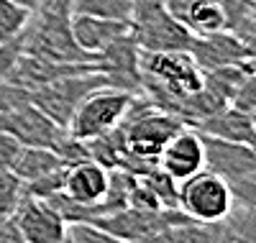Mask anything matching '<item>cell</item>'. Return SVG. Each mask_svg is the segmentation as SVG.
Listing matches in <instances>:
<instances>
[{
    "label": "cell",
    "instance_id": "cell-30",
    "mask_svg": "<svg viewBox=\"0 0 256 243\" xmlns=\"http://www.w3.org/2000/svg\"><path fill=\"white\" fill-rule=\"evenodd\" d=\"M20 146L10 134H6V130H0V169H13L18 154H20Z\"/></svg>",
    "mask_w": 256,
    "mask_h": 243
},
{
    "label": "cell",
    "instance_id": "cell-29",
    "mask_svg": "<svg viewBox=\"0 0 256 243\" xmlns=\"http://www.w3.org/2000/svg\"><path fill=\"white\" fill-rule=\"evenodd\" d=\"M230 187V194H233V202H244V205H251L256 208V172L244 176V180L228 184Z\"/></svg>",
    "mask_w": 256,
    "mask_h": 243
},
{
    "label": "cell",
    "instance_id": "cell-12",
    "mask_svg": "<svg viewBox=\"0 0 256 243\" xmlns=\"http://www.w3.org/2000/svg\"><path fill=\"white\" fill-rule=\"evenodd\" d=\"M108 187V169L88 159L72 166H64V187L62 194L77 205H98Z\"/></svg>",
    "mask_w": 256,
    "mask_h": 243
},
{
    "label": "cell",
    "instance_id": "cell-10",
    "mask_svg": "<svg viewBox=\"0 0 256 243\" xmlns=\"http://www.w3.org/2000/svg\"><path fill=\"white\" fill-rule=\"evenodd\" d=\"M202 146H205V169L223 176L228 184L256 172V154L246 144L202 136Z\"/></svg>",
    "mask_w": 256,
    "mask_h": 243
},
{
    "label": "cell",
    "instance_id": "cell-19",
    "mask_svg": "<svg viewBox=\"0 0 256 243\" xmlns=\"http://www.w3.org/2000/svg\"><path fill=\"white\" fill-rule=\"evenodd\" d=\"M228 243H256V208L233 202L223 218Z\"/></svg>",
    "mask_w": 256,
    "mask_h": 243
},
{
    "label": "cell",
    "instance_id": "cell-17",
    "mask_svg": "<svg viewBox=\"0 0 256 243\" xmlns=\"http://www.w3.org/2000/svg\"><path fill=\"white\" fill-rule=\"evenodd\" d=\"M169 243H228L223 220L205 223V220H184L166 228Z\"/></svg>",
    "mask_w": 256,
    "mask_h": 243
},
{
    "label": "cell",
    "instance_id": "cell-14",
    "mask_svg": "<svg viewBox=\"0 0 256 243\" xmlns=\"http://www.w3.org/2000/svg\"><path fill=\"white\" fill-rule=\"evenodd\" d=\"M254 120L241 113L238 108L233 105H226L223 110L212 113L210 118H205L195 130L202 136H210V138H220V141H236V144H246L251 130H254Z\"/></svg>",
    "mask_w": 256,
    "mask_h": 243
},
{
    "label": "cell",
    "instance_id": "cell-7",
    "mask_svg": "<svg viewBox=\"0 0 256 243\" xmlns=\"http://www.w3.org/2000/svg\"><path fill=\"white\" fill-rule=\"evenodd\" d=\"M131 34L141 52H190L192 31L164 8L131 18Z\"/></svg>",
    "mask_w": 256,
    "mask_h": 243
},
{
    "label": "cell",
    "instance_id": "cell-34",
    "mask_svg": "<svg viewBox=\"0 0 256 243\" xmlns=\"http://www.w3.org/2000/svg\"><path fill=\"white\" fill-rule=\"evenodd\" d=\"M246 146L256 154V126H254V130H251V136H248V141H246Z\"/></svg>",
    "mask_w": 256,
    "mask_h": 243
},
{
    "label": "cell",
    "instance_id": "cell-5",
    "mask_svg": "<svg viewBox=\"0 0 256 243\" xmlns=\"http://www.w3.org/2000/svg\"><path fill=\"white\" fill-rule=\"evenodd\" d=\"M230 205L233 194L228 182L210 169H200L180 182V210L192 220L216 223L228 215Z\"/></svg>",
    "mask_w": 256,
    "mask_h": 243
},
{
    "label": "cell",
    "instance_id": "cell-8",
    "mask_svg": "<svg viewBox=\"0 0 256 243\" xmlns=\"http://www.w3.org/2000/svg\"><path fill=\"white\" fill-rule=\"evenodd\" d=\"M10 220L26 243H64L67 238V220L56 212L52 202L38 197L24 194Z\"/></svg>",
    "mask_w": 256,
    "mask_h": 243
},
{
    "label": "cell",
    "instance_id": "cell-16",
    "mask_svg": "<svg viewBox=\"0 0 256 243\" xmlns=\"http://www.w3.org/2000/svg\"><path fill=\"white\" fill-rule=\"evenodd\" d=\"M226 16V31L251 44L256 38V0H220Z\"/></svg>",
    "mask_w": 256,
    "mask_h": 243
},
{
    "label": "cell",
    "instance_id": "cell-2",
    "mask_svg": "<svg viewBox=\"0 0 256 243\" xmlns=\"http://www.w3.org/2000/svg\"><path fill=\"white\" fill-rule=\"evenodd\" d=\"M24 36V54L59 64H84L92 54L82 52L72 38V0H46L31 13Z\"/></svg>",
    "mask_w": 256,
    "mask_h": 243
},
{
    "label": "cell",
    "instance_id": "cell-35",
    "mask_svg": "<svg viewBox=\"0 0 256 243\" xmlns=\"http://www.w3.org/2000/svg\"><path fill=\"white\" fill-rule=\"evenodd\" d=\"M6 220H8V218H3V215H0V226H3V223H6Z\"/></svg>",
    "mask_w": 256,
    "mask_h": 243
},
{
    "label": "cell",
    "instance_id": "cell-25",
    "mask_svg": "<svg viewBox=\"0 0 256 243\" xmlns=\"http://www.w3.org/2000/svg\"><path fill=\"white\" fill-rule=\"evenodd\" d=\"M64 243H123L105 230L90 226V223H67V238Z\"/></svg>",
    "mask_w": 256,
    "mask_h": 243
},
{
    "label": "cell",
    "instance_id": "cell-20",
    "mask_svg": "<svg viewBox=\"0 0 256 243\" xmlns=\"http://www.w3.org/2000/svg\"><path fill=\"white\" fill-rule=\"evenodd\" d=\"M72 13L113 18V20H128V24H131L134 0H72Z\"/></svg>",
    "mask_w": 256,
    "mask_h": 243
},
{
    "label": "cell",
    "instance_id": "cell-32",
    "mask_svg": "<svg viewBox=\"0 0 256 243\" xmlns=\"http://www.w3.org/2000/svg\"><path fill=\"white\" fill-rule=\"evenodd\" d=\"M0 243H26L24 236L18 233V228L13 226V220L8 218L3 226H0Z\"/></svg>",
    "mask_w": 256,
    "mask_h": 243
},
{
    "label": "cell",
    "instance_id": "cell-24",
    "mask_svg": "<svg viewBox=\"0 0 256 243\" xmlns=\"http://www.w3.org/2000/svg\"><path fill=\"white\" fill-rule=\"evenodd\" d=\"M64 187V166L44 174V176H38V180L34 182H26L24 184V194L28 197H38V200H52L54 194H59Z\"/></svg>",
    "mask_w": 256,
    "mask_h": 243
},
{
    "label": "cell",
    "instance_id": "cell-9",
    "mask_svg": "<svg viewBox=\"0 0 256 243\" xmlns=\"http://www.w3.org/2000/svg\"><path fill=\"white\" fill-rule=\"evenodd\" d=\"M156 166L162 172H166L169 176H174L177 182H182V180H187V176H192L195 172L205 169L202 136L195 128L184 126L180 134H174L166 141V146L159 151Z\"/></svg>",
    "mask_w": 256,
    "mask_h": 243
},
{
    "label": "cell",
    "instance_id": "cell-31",
    "mask_svg": "<svg viewBox=\"0 0 256 243\" xmlns=\"http://www.w3.org/2000/svg\"><path fill=\"white\" fill-rule=\"evenodd\" d=\"M195 3H198V0H162L164 10L172 16V18H177L180 24H184L187 13L192 10V6H195Z\"/></svg>",
    "mask_w": 256,
    "mask_h": 243
},
{
    "label": "cell",
    "instance_id": "cell-28",
    "mask_svg": "<svg viewBox=\"0 0 256 243\" xmlns=\"http://www.w3.org/2000/svg\"><path fill=\"white\" fill-rule=\"evenodd\" d=\"M128 208H136V210H148V212H154V210H164L156 200V194L152 192V187H148L144 180H136L131 194H128Z\"/></svg>",
    "mask_w": 256,
    "mask_h": 243
},
{
    "label": "cell",
    "instance_id": "cell-3",
    "mask_svg": "<svg viewBox=\"0 0 256 243\" xmlns=\"http://www.w3.org/2000/svg\"><path fill=\"white\" fill-rule=\"evenodd\" d=\"M131 102H134V92L105 84L100 90L90 92L77 105L74 116L67 126V134L74 136L77 141H90V138L108 134V130H113L123 123Z\"/></svg>",
    "mask_w": 256,
    "mask_h": 243
},
{
    "label": "cell",
    "instance_id": "cell-23",
    "mask_svg": "<svg viewBox=\"0 0 256 243\" xmlns=\"http://www.w3.org/2000/svg\"><path fill=\"white\" fill-rule=\"evenodd\" d=\"M20 197H24V182L10 169H0V215L10 218Z\"/></svg>",
    "mask_w": 256,
    "mask_h": 243
},
{
    "label": "cell",
    "instance_id": "cell-33",
    "mask_svg": "<svg viewBox=\"0 0 256 243\" xmlns=\"http://www.w3.org/2000/svg\"><path fill=\"white\" fill-rule=\"evenodd\" d=\"M16 3H18L20 8H26L28 13H34V10H38L41 6H44L46 0H16Z\"/></svg>",
    "mask_w": 256,
    "mask_h": 243
},
{
    "label": "cell",
    "instance_id": "cell-22",
    "mask_svg": "<svg viewBox=\"0 0 256 243\" xmlns=\"http://www.w3.org/2000/svg\"><path fill=\"white\" fill-rule=\"evenodd\" d=\"M31 13L20 8L16 0H0V41L18 38L26 31Z\"/></svg>",
    "mask_w": 256,
    "mask_h": 243
},
{
    "label": "cell",
    "instance_id": "cell-6",
    "mask_svg": "<svg viewBox=\"0 0 256 243\" xmlns=\"http://www.w3.org/2000/svg\"><path fill=\"white\" fill-rule=\"evenodd\" d=\"M90 67L92 72L102 74L108 87H118L134 95L141 92V49L131 31L92 54Z\"/></svg>",
    "mask_w": 256,
    "mask_h": 243
},
{
    "label": "cell",
    "instance_id": "cell-1",
    "mask_svg": "<svg viewBox=\"0 0 256 243\" xmlns=\"http://www.w3.org/2000/svg\"><path fill=\"white\" fill-rule=\"evenodd\" d=\"M200 87L202 72L190 52H141V95L154 108L180 118Z\"/></svg>",
    "mask_w": 256,
    "mask_h": 243
},
{
    "label": "cell",
    "instance_id": "cell-15",
    "mask_svg": "<svg viewBox=\"0 0 256 243\" xmlns=\"http://www.w3.org/2000/svg\"><path fill=\"white\" fill-rule=\"evenodd\" d=\"M59 166H64V164H62V159L52 148L24 146L10 172L26 184V182H34V180H38V176H44V174H49V172H54Z\"/></svg>",
    "mask_w": 256,
    "mask_h": 243
},
{
    "label": "cell",
    "instance_id": "cell-27",
    "mask_svg": "<svg viewBox=\"0 0 256 243\" xmlns=\"http://www.w3.org/2000/svg\"><path fill=\"white\" fill-rule=\"evenodd\" d=\"M31 102V92L24 90V87H18L13 82H0V113H10V110L20 108Z\"/></svg>",
    "mask_w": 256,
    "mask_h": 243
},
{
    "label": "cell",
    "instance_id": "cell-11",
    "mask_svg": "<svg viewBox=\"0 0 256 243\" xmlns=\"http://www.w3.org/2000/svg\"><path fill=\"white\" fill-rule=\"evenodd\" d=\"M190 54L200 67V72L233 67V64H246L248 49L241 38H236L228 31H216L208 36H195L190 44Z\"/></svg>",
    "mask_w": 256,
    "mask_h": 243
},
{
    "label": "cell",
    "instance_id": "cell-26",
    "mask_svg": "<svg viewBox=\"0 0 256 243\" xmlns=\"http://www.w3.org/2000/svg\"><path fill=\"white\" fill-rule=\"evenodd\" d=\"M20 54H24V36L10 38V41H0V82L8 80V74L13 72Z\"/></svg>",
    "mask_w": 256,
    "mask_h": 243
},
{
    "label": "cell",
    "instance_id": "cell-4",
    "mask_svg": "<svg viewBox=\"0 0 256 243\" xmlns=\"http://www.w3.org/2000/svg\"><path fill=\"white\" fill-rule=\"evenodd\" d=\"M105 87L102 74L98 72H72L64 74L44 87H38L36 92H31V102L41 108L44 113L62 128H67L77 105L88 98L90 92Z\"/></svg>",
    "mask_w": 256,
    "mask_h": 243
},
{
    "label": "cell",
    "instance_id": "cell-13",
    "mask_svg": "<svg viewBox=\"0 0 256 243\" xmlns=\"http://www.w3.org/2000/svg\"><path fill=\"white\" fill-rule=\"evenodd\" d=\"M131 31L128 20H113V18H98V16H84V13H72V38L74 44L88 52L98 54L105 49L110 41Z\"/></svg>",
    "mask_w": 256,
    "mask_h": 243
},
{
    "label": "cell",
    "instance_id": "cell-21",
    "mask_svg": "<svg viewBox=\"0 0 256 243\" xmlns=\"http://www.w3.org/2000/svg\"><path fill=\"white\" fill-rule=\"evenodd\" d=\"M138 180H144L148 187H152V192L156 194V200L164 210H174L180 208V182L174 180V176H169L166 172H162L159 166L152 169L148 174L138 176Z\"/></svg>",
    "mask_w": 256,
    "mask_h": 243
},
{
    "label": "cell",
    "instance_id": "cell-18",
    "mask_svg": "<svg viewBox=\"0 0 256 243\" xmlns=\"http://www.w3.org/2000/svg\"><path fill=\"white\" fill-rule=\"evenodd\" d=\"M184 26L192 31V36L226 31V16L220 8V0H198L184 18Z\"/></svg>",
    "mask_w": 256,
    "mask_h": 243
}]
</instances>
